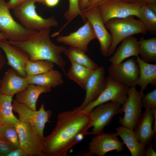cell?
Wrapping results in <instances>:
<instances>
[{
	"mask_svg": "<svg viewBox=\"0 0 156 156\" xmlns=\"http://www.w3.org/2000/svg\"><path fill=\"white\" fill-rule=\"evenodd\" d=\"M108 72L109 77L125 86L130 87L137 85L139 68L134 57L118 64H111Z\"/></svg>",
	"mask_w": 156,
	"mask_h": 156,
	"instance_id": "10",
	"label": "cell"
},
{
	"mask_svg": "<svg viewBox=\"0 0 156 156\" xmlns=\"http://www.w3.org/2000/svg\"><path fill=\"white\" fill-rule=\"evenodd\" d=\"M89 0H79V6L81 11L87 8Z\"/></svg>",
	"mask_w": 156,
	"mask_h": 156,
	"instance_id": "42",
	"label": "cell"
},
{
	"mask_svg": "<svg viewBox=\"0 0 156 156\" xmlns=\"http://www.w3.org/2000/svg\"><path fill=\"white\" fill-rule=\"evenodd\" d=\"M12 107L13 110L18 114L20 121L29 124L35 133L43 140L45 125L51 116V111L45 110L43 103L38 110H34L15 99L12 103Z\"/></svg>",
	"mask_w": 156,
	"mask_h": 156,
	"instance_id": "6",
	"label": "cell"
},
{
	"mask_svg": "<svg viewBox=\"0 0 156 156\" xmlns=\"http://www.w3.org/2000/svg\"><path fill=\"white\" fill-rule=\"evenodd\" d=\"M60 0H44V3L49 7H54L58 3Z\"/></svg>",
	"mask_w": 156,
	"mask_h": 156,
	"instance_id": "39",
	"label": "cell"
},
{
	"mask_svg": "<svg viewBox=\"0 0 156 156\" xmlns=\"http://www.w3.org/2000/svg\"><path fill=\"white\" fill-rule=\"evenodd\" d=\"M6 64V62L4 55L2 53V51L0 48V74L1 71ZM1 78H0V86Z\"/></svg>",
	"mask_w": 156,
	"mask_h": 156,
	"instance_id": "40",
	"label": "cell"
},
{
	"mask_svg": "<svg viewBox=\"0 0 156 156\" xmlns=\"http://www.w3.org/2000/svg\"><path fill=\"white\" fill-rule=\"evenodd\" d=\"M143 107L146 109H150L152 110L156 109V88L144 95L141 99Z\"/></svg>",
	"mask_w": 156,
	"mask_h": 156,
	"instance_id": "33",
	"label": "cell"
},
{
	"mask_svg": "<svg viewBox=\"0 0 156 156\" xmlns=\"http://www.w3.org/2000/svg\"><path fill=\"white\" fill-rule=\"evenodd\" d=\"M29 84L49 88H54L64 83L62 75L58 70L53 69L43 73L26 76Z\"/></svg>",
	"mask_w": 156,
	"mask_h": 156,
	"instance_id": "23",
	"label": "cell"
},
{
	"mask_svg": "<svg viewBox=\"0 0 156 156\" xmlns=\"http://www.w3.org/2000/svg\"><path fill=\"white\" fill-rule=\"evenodd\" d=\"M70 62L76 63L87 68L94 70L99 66L86 54L79 49L70 47L66 48L64 53Z\"/></svg>",
	"mask_w": 156,
	"mask_h": 156,
	"instance_id": "28",
	"label": "cell"
},
{
	"mask_svg": "<svg viewBox=\"0 0 156 156\" xmlns=\"http://www.w3.org/2000/svg\"><path fill=\"white\" fill-rule=\"evenodd\" d=\"M116 133L125 144L132 156H144L145 148L138 142L133 130L122 126L116 128Z\"/></svg>",
	"mask_w": 156,
	"mask_h": 156,
	"instance_id": "24",
	"label": "cell"
},
{
	"mask_svg": "<svg viewBox=\"0 0 156 156\" xmlns=\"http://www.w3.org/2000/svg\"><path fill=\"white\" fill-rule=\"evenodd\" d=\"M18 133L20 147L28 156H42L43 140L29 123L20 121L15 126Z\"/></svg>",
	"mask_w": 156,
	"mask_h": 156,
	"instance_id": "14",
	"label": "cell"
},
{
	"mask_svg": "<svg viewBox=\"0 0 156 156\" xmlns=\"http://www.w3.org/2000/svg\"><path fill=\"white\" fill-rule=\"evenodd\" d=\"M27 0H9L6 2L10 9H13L21 3Z\"/></svg>",
	"mask_w": 156,
	"mask_h": 156,
	"instance_id": "37",
	"label": "cell"
},
{
	"mask_svg": "<svg viewBox=\"0 0 156 156\" xmlns=\"http://www.w3.org/2000/svg\"><path fill=\"white\" fill-rule=\"evenodd\" d=\"M6 156H28L27 154L20 147L12 150Z\"/></svg>",
	"mask_w": 156,
	"mask_h": 156,
	"instance_id": "36",
	"label": "cell"
},
{
	"mask_svg": "<svg viewBox=\"0 0 156 156\" xmlns=\"http://www.w3.org/2000/svg\"><path fill=\"white\" fill-rule=\"evenodd\" d=\"M68 9L64 14L65 18L70 21L81 14V11L79 6V0H68Z\"/></svg>",
	"mask_w": 156,
	"mask_h": 156,
	"instance_id": "32",
	"label": "cell"
},
{
	"mask_svg": "<svg viewBox=\"0 0 156 156\" xmlns=\"http://www.w3.org/2000/svg\"><path fill=\"white\" fill-rule=\"evenodd\" d=\"M36 2L44 3V0H34Z\"/></svg>",
	"mask_w": 156,
	"mask_h": 156,
	"instance_id": "44",
	"label": "cell"
},
{
	"mask_svg": "<svg viewBox=\"0 0 156 156\" xmlns=\"http://www.w3.org/2000/svg\"><path fill=\"white\" fill-rule=\"evenodd\" d=\"M116 133H107L95 135L88 145V150L83 153L85 156L95 155L104 156L110 151H116L120 152L124 149V144L118 138Z\"/></svg>",
	"mask_w": 156,
	"mask_h": 156,
	"instance_id": "13",
	"label": "cell"
},
{
	"mask_svg": "<svg viewBox=\"0 0 156 156\" xmlns=\"http://www.w3.org/2000/svg\"><path fill=\"white\" fill-rule=\"evenodd\" d=\"M139 54L138 40L136 38L131 36L121 41L109 61L111 64H118L129 57L138 56Z\"/></svg>",
	"mask_w": 156,
	"mask_h": 156,
	"instance_id": "20",
	"label": "cell"
},
{
	"mask_svg": "<svg viewBox=\"0 0 156 156\" xmlns=\"http://www.w3.org/2000/svg\"><path fill=\"white\" fill-rule=\"evenodd\" d=\"M29 84L26 77L20 76L14 69L10 68L1 79L0 93L13 96L25 89Z\"/></svg>",
	"mask_w": 156,
	"mask_h": 156,
	"instance_id": "19",
	"label": "cell"
},
{
	"mask_svg": "<svg viewBox=\"0 0 156 156\" xmlns=\"http://www.w3.org/2000/svg\"><path fill=\"white\" fill-rule=\"evenodd\" d=\"M142 5L128 3L121 0H107L97 5L105 24L112 18H122L131 16L138 17Z\"/></svg>",
	"mask_w": 156,
	"mask_h": 156,
	"instance_id": "9",
	"label": "cell"
},
{
	"mask_svg": "<svg viewBox=\"0 0 156 156\" xmlns=\"http://www.w3.org/2000/svg\"><path fill=\"white\" fill-rule=\"evenodd\" d=\"M34 0H27L14 8L13 13L20 23L29 29L39 31L55 27L58 23L53 16L44 18L37 13Z\"/></svg>",
	"mask_w": 156,
	"mask_h": 156,
	"instance_id": "4",
	"label": "cell"
},
{
	"mask_svg": "<svg viewBox=\"0 0 156 156\" xmlns=\"http://www.w3.org/2000/svg\"><path fill=\"white\" fill-rule=\"evenodd\" d=\"M138 41L139 55L142 60L148 63L156 62V38L145 39L142 37Z\"/></svg>",
	"mask_w": 156,
	"mask_h": 156,
	"instance_id": "27",
	"label": "cell"
},
{
	"mask_svg": "<svg viewBox=\"0 0 156 156\" xmlns=\"http://www.w3.org/2000/svg\"><path fill=\"white\" fill-rule=\"evenodd\" d=\"M70 63L71 66L66 75L85 90L86 82L94 70L75 63Z\"/></svg>",
	"mask_w": 156,
	"mask_h": 156,
	"instance_id": "26",
	"label": "cell"
},
{
	"mask_svg": "<svg viewBox=\"0 0 156 156\" xmlns=\"http://www.w3.org/2000/svg\"><path fill=\"white\" fill-rule=\"evenodd\" d=\"M144 25L148 31L152 35L156 34V13L146 4L140 8L137 17Z\"/></svg>",
	"mask_w": 156,
	"mask_h": 156,
	"instance_id": "29",
	"label": "cell"
},
{
	"mask_svg": "<svg viewBox=\"0 0 156 156\" xmlns=\"http://www.w3.org/2000/svg\"><path fill=\"white\" fill-rule=\"evenodd\" d=\"M13 149L0 136V156H6Z\"/></svg>",
	"mask_w": 156,
	"mask_h": 156,
	"instance_id": "34",
	"label": "cell"
},
{
	"mask_svg": "<svg viewBox=\"0 0 156 156\" xmlns=\"http://www.w3.org/2000/svg\"><path fill=\"white\" fill-rule=\"evenodd\" d=\"M81 16L87 19L91 25L99 42L102 55L108 57L112 37L103 21L98 5L81 11Z\"/></svg>",
	"mask_w": 156,
	"mask_h": 156,
	"instance_id": "8",
	"label": "cell"
},
{
	"mask_svg": "<svg viewBox=\"0 0 156 156\" xmlns=\"http://www.w3.org/2000/svg\"><path fill=\"white\" fill-rule=\"evenodd\" d=\"M51 28L38 31L21 42H8L24 53L32 61L46 60L57 65L66 75V62L62 56L66 47L54 44L50 38Z\"/></svg>",
	"mask_w": 156,
	"mask_h": 156,
	"instance_id": "2",
	"label": "cell"
},
{
	"mask_svg": "<svg viewBox=\"0 0 156 156\" xmlns=\"http://www.w3.org/2000/svg\"><path fill=\"white\" fill-rule=\"evenodd\" d=\"M154 116L151 109H146L135 126L133 131L139 143L145 148L156 135L152 129Z\"/></svg>",
	"mask_w": 156,
	"mask_h": 156,
	"instance_id": "17",
	"label": "cell"
},
{
	"mask_svg": "<svg viewBox=\"0 0 156 156\" xmlns=\"http://www.w3.org/2000/svg\"><path fill=\"white\" fill-rule=\"evenodd\" d=\"M123 112L121 105L116 102L109 101L97 105L90 113L93 128L88 135H96L103 133L104 128L110 123L113 118Z\"/></svg>",
	"mask_w": 156,
	"mask_h": 156,
	"instance_id": "7",
	"label": "cell"
},
{
	"mask_svg": "<svg viewBox=\"0 0 156 156\" xmlns=\"http://www.w3.org/2000/svg\"><path fill=\"white\" fill-rule=\"evenodd\" d=\"M125 2L131 3L140 4H146L148 6L151 5L156 4V0H121Z\"/></svg>",
	"mask_w": 156,
	"mask_h": 156,
	"instance_id": "35",
	"label": "cell"
},
{
	"mask_svg": "<svg viewBox=\"0 0 156 156\" xmlns=\"http://www.w3.org/2000/svg\"><path fill=\"white\" fill-rule=\"evenodd\" d=\"M92 120L90 113L74 109L59 113L56 125L43 140L42 156H66L77 144L79 133L88 135Z\"/></svg>",
	"mask_w": 156,
	"mask_h": 156,
	"instance_id": "1",
	"label": "cell"
},
{
	"mask_svg": "<svg viewBox=\"0 0 156 156\" xmlns=\"http://www.w3.org/2000/svg\"><path fill=\"white\" fill-rule=\"evenodd\" d=\"M0 136L13 150L20 147L18 135L15 127L0 125Z\"/></svg>",
	"mask_w": 156,
	"mask_h": 156,
	"instance_id": "31",
	"label": "cell"
},
{
	"mask_svg": "<svg viewBox=\"0 0 156 156\" xmlns=\"http://www.w3.org/2000/svg\"><path fill=\"white\" fill-rule=\"evenodd\" d=\"M107 82L104 67L99 66L94 70L86 82L85 89L86 95L82 103L74 109L82 110L88 104L96 99L105 89Z\"/></svg>",
	"mask_w": 156,
	"mask_h": 156,
	"instance_id": "16",
	"label": "cell"
},
{
	"mask_svg": "<svg viewBox=\"0 0 156 156\" xmlns=\"http://www.w3.org/2000/svg\"><path fill=\"white\" fill-rule=\"evenodd\" d=\"M5 0H0V32L10 42H21L27 40L38 31L25 27L13 18Z\"/></svg>",
	"mask_w": 156,
	"mask_h": 156,
	"instance_id": "5",
	"label": "cell"
},
{
	"mask_svg": "<svg viewBox=\"0 0 156 156\" xmlns=\"http://www.w3.org/2000/svg\"><path fill=\"white\" fill-rule=\"evenodd\" d=\"M51 88L29 84L25 89L16 94L15 100L31 109L36 110V104L42 93L50 92Z\"/></svg>",
	"mask_w": 156,
	"mask_h": 156,
	"instance_id": "22",
	"label": "cell"
},
{
	"mask_svg": "<svg viewBox=\"0 0 156 156\" xmlns=\"http://www.w3.org/2000/svg\"><path fill=\"white\" fill-rule=\"evenodd\" d=\"M13 96L0 93V125L15 127L20 121L12 112Z\"/></svg>",
	"mask_w": 156,
	"mask_h": 156,
	"instance_id": "25",
	"label": "cell"
},
{
	"mask_svg": "<svg viewBox=\"0 0 156 156\" xmlns=\"http://www.w3.org/2000/svg\"><path fill=\"white\" fill-rule=\"evenodd\" d=\"M141 99L135 86L129 87L127 100L121 106L124 116L120 117L118 121L122 126L133 130L142 114Z\"/></svg>",
	"mask_w": 156,
	"mask_h": 156,
	"instance_id": "11",
	"label": "cell"
},
{
	"mask_svg": "<svg viewBox=\"0 0 156 156\" xmlns=\"http://www.w3.org/2000/svg\"><path fill=\"white\" fill-rule=\"evenodd\" d=\"M7 40V37L5 35L0 32V40Z\"/></svg>",
	"mask_w": 156,
	"mask_h": 156,
	"instance_id": "43",
	"label": "cell"
},
{
	"mask_svg": "<svg viewBox=\"0 0 156 156\" xmlns=\"http://www.w3.org/2000/svg\"><path fill=\"white\" fill-rule=\"evenodd\" d=\"M0 48L5 53L8 64L16 72L18 75L24 77L27 76L25 66L27 56L23 51L10 44L7 40H0Z\"/></svg>",
	"mask_w": 156,
	"mask_h": 156,
	"instance_id": "18",
	"label": "cell"
},
{
	"mask_svg": "<svg viewBox=\"0 0 156 156\" xmlns=\"http://www.w3.org/2000/svg\"><path fill=\"white\" fill-rule=\"evenodd\" d=\"M107 84L103 91L95 100L88 104L82 110L90 113L97 105L109 101L118 103L122 105L127 98L129 87L107 77Z\"/></svg>",
	"mask_w": 156,
	"mask_h": 156,
	"instance_id": "12",
	"label": "cell"
},
{
	"mask_svg": "<svg viewBox=\"0 0 156 156\" xmlns=\"http://www.w3.org/2000/svg\"><path fill=\"white\" fill-rule=\"evenodd\" d=\"M97 37L90 23L87 21L84 24L76 31L68 35L60 36L56 38L57 41L65 45L69 46L84 51L88 50V45Z\"/></svg>",
	"mask_w": 156,
	"mask_h": 156,
	"instance_id": "15",
	"label": "cell"
},
{
	"mask_svg": "<svg viewBox=\"0 0 156 156\" xmlns=\"http://www.w3.org/2000/svg\"><path fill=\"white\" fill-rule=\"evenodd\" d=\"M107 0H89L87 8H90L97 5Z\"/></svg>",
	"mask_w": 156,
	"mask_h": 156,
	"instance_id": "41",
	"label": "cell"
},
{
	"mask_svg": "<svg viewBox=\"0 0 156 156\" xmlns=\"http://www.w3.org/2000/svg\"><path fill=\"white\" fill-rule=\"evenodd\" d=\"M54 64L48 60L32 61L28 59L25 66L27 76L38 75L53 69Z\"/></svg>",
	"mask_w": 156,
	"mask_h": 156,
	"instance_id": "30",
	"label": "cell"
},
{
	"mask_svg": "<svg viewBox=\"0 0 156 156\" xmlns=\"http://www.w3.org/2000/svg\"><path fill=\"white\" fill-rule=\"evenodd\" d=\"M145 149L144 156H156V152L153 148V143H149Z\"/></svg>",
	"mask_w": 156,
	"mask_h": 156,
	"instance_id": "38",
	"label": "cell"
},
{
	"mask_svg": "<svg viewBox=\"0 0 156 156\" xmlns=\"http://www.w3.org/2000/svg\"><path fill=\"white\" fill-rule=\"evenodd\" d=\"M106 28L110 31L112 42L109 50L108 57L112 55L118 44L126 38L133 35L145 34L148 31L144 25L133 16L122 18H113L105 23Z\"/></svg>",
	"mask_w": 156,
	"mask_h": 156,
	"instance_id": "3",
	"label": "cell"
},
{
	"mask_svg": "<svg viewBox=\"0 0 156 156\" xmlns=\"http://www.w3.org/2000/svg\"><path fill=\"white\" fill-rule=\"evenodd\" d=\"M136 60L139 68L137 85L140 87L139 92L142 98L144 95V90L149 84L156 86V64L145 62L139 56L136 57Z\"/></svg>",
	"mask_w": 156,
	"mask_h": 156,
	"instance_id": "21",
	"label": "cell"
}]
</instances>
